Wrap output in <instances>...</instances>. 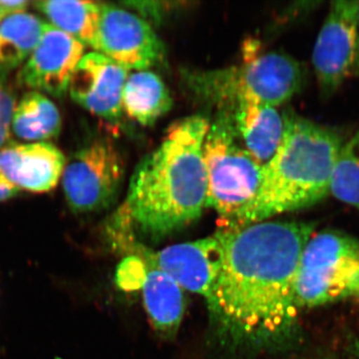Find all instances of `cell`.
Segmentation results:
<instances>
[{
	"mask_svg": "<svg viewBox=\"0 0 359 359\" xmlns=\"http://www.w3.org/2000/svg\"><path fill=\"white\" fill-rule=\"evenodd\" d=\"M314 224L264 221L218 231L221 271L207 306L215 327L236 346L269 348L287 339L297 309L295 280Z\"/></svg>",
	"mask_w": 359,
	"mask_h": 359,
	"instance_id": "1",
	"label": "cell"
},
{
	"mask_svg": "<svg viewBox=\"0 0 359 359\" xmlns=\"http://www.w3.org/2000/svg\"><path fill=\"white\" fill-rule=\"evenodd\" d=\"M209 127L202 115L173 123L159 147L139 163L124 202L105 224L113 245L135 233L166 237L202 216L207 208L203 146Z\"/></svg>",
	"mask_w": 359,
	"mask_h": 359,
	"instance_id": "2",
	"label": "cell"
},
{
	"mask_svg": "<svg viewBox=\"0 0 359 359\" xmlns=\"http://www.w3.org/2000/svg\"><path fill=\"white\" fill-rule=\"evenodd\" d=\"M285 132L264 167L254 199L224 230L261 223L278 215L318 204L330 195V181L344 140L334 129L292 111L283 112Z\"/></svg>",
	"mask_w": 359,
	"mask_h": 359,
	"instance_id": "3",
	"label": "cell"
},
{
	"mask_svg": "<svg viewBox=\"0 0 359 359\" xmlns=\"http://www.w3.org/2000/svg\"><path fill=\"white\" fill-rule=\"evenodd\" d=\"M207 176V208L228 226L254 199L264 167L248 152L230 114L219 112L210 123L203 146Z\"/></svg>",
	"mask_w": 359,
	"mask_h": 359,
	"instance_id": "4",
	"label": "cell"
},
{
	"mask_svg": "<svg viewBox=\"0 0 359 359\" xmlns=\"http://www.w3.org/2000/svg\"><path fill=\"white\" fill-rule=\"evenodd\" d=\"M359 292V242L342 231L313 233L295 280L297 309H313Z\"/></svg>",
	"mask_w": 359,
	"mask_h": 359,
	"instance_id": "5",
	"label": "cell"
},
{
	"mask_svg": "<svg viewBox=\"0 0 359 359\" xmlns=\"http://www.w3.org/2000/svg\"><path fill=\"white\" fill-rule=\"evenodd\" d=\"M124 161L111 142L97 139L66 161L62 187L75 212H98L109 207L124 179Z\"/></svg>",
	"mask_w": 359,
	"mask_h": 359,
	"instance_id": "6",
	"label": "cell"
},
{
	"mask_svg": "<svg viewBox=\"0 0 359 359\" xmlns=\"http://www.w3.org/2000/svg\"><path fill=\"white\" fill-rule=\"evenodd\" d=\"M358 46V1L332 2L313 51L314 74L323 96H332L355 74Z\"/></svg>",
	"mask_w": 359,
	"mask_h": 359,
	"instance_id": "7",
	"label": "cell"
},
{
	"mask_svg": "<svg viewBox=\"0 0 359 359\" xmlns=\"http://www.w3.org/2000/svg\"><path fill=\"white\" fill-rule=\"evenodd\" d=\"M94 49L128 71L149 70L164 57L165 48L152 26L138 14L101 4Z\"/></svg>",
	"mask_w": 359,
	"mask_h": 359,
	"instance_id": "8",
	"label": "cell"
},
{
	"mask_svg": "<svg viewBox=\"0 0 359 359\" xmlns=\"http://www.w3.org/2000/svg\"><path fill=\"white\" fill-rule=\"evenodd\" d=\"M85 47L47 22L39 45L21 67V83L32 91L60 98L68 92L71 77L85 55Z\"/></svg>",
	"mask_w": 359,
	"mask_h": 359,
	"instance_id": "9",
	"label": "cell"
},
{
	"mask_svg": "<svg viewBox=\"0 0 359 359\" xmlns=\"http://www.w3.org/2000/svg\"><path fill=\"white\" fill-rule=\"evenodd\" d=\"M224 248L217 231L210 237L173 245L150 255L153 268L164 271L183 290L202 295L205 302L223 264Z\"/></svg>",
	"mask_w": 359,
	"mask_h": 359,
	"instance_id": "10",
	"label": "cell"
},
{
	"mask_svg": "<svg viewBox=\"0 0 359 359\" xmlns=\"http://www.w3.org/2000/svg\"><path fill=\"white\" fill-rule=\"evenodd\" d=\"M129 71L103 54H85L70 79L68 93L78 105L108 121L121 117L122 93Z\"/></svg>",
	"mask_w": 359,
	"mask_h": 359,
	"instance_id": "11",
	"label": "cell"
},
{
	"mask_svg": "<svg viewBox=\"0 0 359 359\" xmlns=\"http://www.w3.org/2000/svg\"><path fill=\"white\" fill-rule=\"evenodd\" d=\"M66 161L48 142L16 144L0 150V172L20 191L50 192L62 178Z\"/></svg>",
	"mask_w": 359,
	"mask_h": 359,
	"instance_id": "12",
	"label": "cell"
},
{
	"mask_svg": "<svg viewBox=\"0 0 359 359\" xmlns=\"http://www.w3.org/2000/svg\"><path fill=\"white\" fill-rule=\"evenodd\" d=\"M248 152L261 166L275 156L285 132V116L278 108L259 103H241L229 111Z\"/></svg>",
	"mask_w": 359,
	"mask_h": 359,
	"instance_id": "13",
	"label": "cell"
},
{
	"mask_svg": "<svg viewBox=\"0 0 359 359\" xmlns=\"http://www.w3.org/2000/svg\"><path fill=\"white\" fill-rule=\"evenodd\" d=\"M142 292L146 311L158 334L174 337L185 313L184 290L171 276L152 266L146 273Z\"/></svg>",
	"mask_w": 359,
	"mask_h": 359,
	"instance_id": "14",
	"label": "cell"
},
{
	"mask_svg": "<svg viewBox=\"0 0 359 359\" xmlns=\"http://www.w3.org/2000/svg\"><path fill=\"white\" fill-rule=\"evenodd\" d=\"M173 99L160 76L150 70L129 73L122 93V111L142 126H151L171 110Z\"/></svg>",
	"mask_w": 359,
	"mask_h": 359,
	"instance_id": "15",
	"label": "cell"
},
{
	"mask_svg": "<svg viewBox=\"0 0 359 359\" xmlns=\"http://www.w3.org/2000/svg\"><path fill=\"white\" fill-rule=\"evenodd\" d=\"M45 22L32 13L6 16L0 23V77L22 67L36 48Z\"/></svg>",
	"mask_w": 359,
	"mask_h": 359,
	"instance_id": "16",
	"label": "cell"
},
{
	"mask_svg": "<svg viewBox=\"0 0 359 359\" xmlns=\"http://www.w3.org/2000/svg\"><path fill=\"white\" fill-rule=\"evenodd\" d=\"M34 6L46 16L49 25L85 46L93 47L100 20V2L45 0L34 2Z\"/></svg>",
	"mask_w": 359,
	"mask_h": 359,
	"instance_id": "17",
	"label": "cell"
},
{
	"mask_svg": "<svg viewBox=\"0 0 359 359\" xmlns=\"http://www.w3.org/2000/svg\"><path fill=\"white\" fill-rule=\"evenodd\" d=\"M61 127L58 108L44 94L27 92L16 104L11 132L21 140L46 142L57 137Z\"/></svg>",
	"mask_w": 359,
	"mask_h": 359,
	"instance_id": "18",
	"label": "cell"
},
{
	"mask_svg": "<svg viewBox=\"0 0 359 359\" xmlns=\"http://www.w3.org/2000/svg\"><path fill=\"white\" fill-rule=\"evenodd\" d=\"M330 195L359 211V130L344 141L332 172Z\"/></svg>",
	"mask_w": 359,
	"mask_h": 359,
	"instance_id": "19",
	"label": "cell"
},
{
	"mask_svg": "<svg viewBox=\"0 0 359 359\" xmlns=\"http://www.w3.org/2000/svg\"><path fill=\"white\" fill-rule=\"evenodd\" d=\"M16 102L13 94L0 81V150L11 138V123Z\"/></svg>",
	"mask_w": 359,
	"mask_h": 359,
	"instance_id": "20",
	"label": "cell"
},
{
	"mask_svg": "<svg viewBox=\"0 0 359 359\" xmlns=\"http://www.w3.org/2000/svg\"><path fill=\"white\" fill-rule=\"evenodd\" d=\"M125 4L127 6H131L138 15L147 21L151 26L152 23L153 25L160 23L165 15L173 9L169 6L170 4L163 1H135L126 2Z\"/></svg>",
	"mask_w": 359,
	"mask_h": 359,
	"instance_id": "21",
	"label": "cell"
},
{
	"mask_svg": "<svg viewBox=\"0 0 359 359\" xmlns=\"http://www.w3.org/2000/svg\"><path fill=\"white\" fill-rule=\"evenodd\" d=\"M30 2L27 0H0V8L6 16L26 13Z\"/></svg>",
	"mask_w": 359,
	"mask_h": 359,
	"instance_id": "22",
	"label": "cell"
},
{
	"mask_svg": "<svg viewBox=\"0 0 359 359\" xmlns=\"http://www.w3.org/2000/svg\"><path fill=\"white\" fill-rule=\"evenodd\" d=\"M20 192V189L14 186L13 184H11V182L4 176V174L0 172V202L11 199V198L18 196Z\"/></svg>",
	"mask_w": 359,
	"mask_h": 359,
	"instance_id": "23",
	"label": "cell"
},
{
	"mask_svg": "<svg viewBox=\"0 0 359 359\" xmlns=\"http://www.w3.org/2000/svg\"><path fill=\"white\" fill-rule=\"evenodd\" d=\"M358 32H359V1H358ZM355 75L359 77V46H358V65H356Z\"/></svg>",
	"mask_w": 359,
	"mask_h": 359,
	"instance_id": "24",
	"label": "cell"
},
{
	"mask_svg": "<svg viewBox=\"0 0 359 359\" xmlns=\"http://www.w3.org/2000/svg\"><path fill=\"white\" fill-rule=\"evenodd\" d=\"M6 14H4V11H2V9L0 8V23L2 22V20H4V18H6Z\"/></svg>",
	"mask_w": 359,
	"mask_h": 359,
	"instance_id": "25",
	"label": "cell"
},
{
	"mask_svg": "<svg viewBox=\"0 0 359 359\" xmlns=\"http://www.w3.org/2000/svg\"><path fill=\"white\" fill-rule=\"evenodd\" d=\"M358 295H359V292H358Z\"/></svg>",
	"mask_w": 359,
	"mask_h": 359,
	"instance_id": "26",
	"label": "cell"
}]
</instances>
